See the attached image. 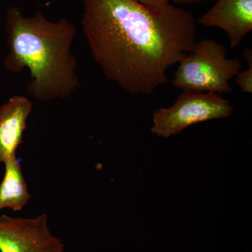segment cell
<instances>
[{"label": "cell", "instance_id": "7", "mask_svg": "<svg viewBox=\"0 0 252 252\" xmlns=\"http://www.w3.org/2000/svg\"><path fill=\"white\" fill-rule=\"evenodd\" d=\"M32 108V102L23 95H15L0 106V162L16 157Z\"/></svg>", "mask_w": 252, "mask_h": 252}, {"label": "cell", "instance_id": "4", "mask_svg": "<svg viewBox=\"0 0 252 252\" xmlns=\"http://www.w3.org/2000/svg\"><path fill=\"white\" fill-rule=\"evenodd\" d=\"M233 113L232 104L220 94L182 91L170 107L154 111L151 131L167 138L194 124L228 118Z\"/></svg>", "mask_w": 252, "mask_h": 252}, {"label": "cell", "instance_id": "1", "mask_svg": "<svg viewBox=\"0 0 252 252\" xmlns=\"http://www.w3.org/2000/svg\"><path fill=\"white\" fill-rule=\"evenodd\" d=\"M83 32L94 62L131 94H150L168 82L169 68L196 43L191 13L170 4L152 9L135 0H82Z\"/></svg>", "mask_w": 252, "mask_h": 252}, {"label": "cell", "instance_id": "8", "mask_svg": "<svg viewBox=\"0 0 252 252\" xmlns=\"http://www.w3.org/2000/svg\"><path fill=\"white\" fill-rule=\"evenodd\" d=\"M4 164V175L0 183V210L7 208L20 211L32 197L28 192L21 161L16 156L7 159Z\"/></svg>", "mask_w": 252, "mask_h": 252}, {"label": "cell", "instance_id": "11", "mask_svg": "<svg viewBox=\"0 0 252 252\" xmlns=\"http://www.w3.org/2000/svg\"><path fill=\"white\" fill-rule=\"evenodd\" d=\"M170 1L175 4L188 5L197 4V3L203 2L208 0H170Z\"/></svg>", "mask_w": 252, "mask_h": 252}, {"label": "cell", "instance_id": "9", "mask_svg": "<svg viewBox=\"0 0 252 252\" xmlns=\"http://www.w3.org/2000/svg\"><path fill=\"white\" fill-rule=\"evenodd\" d=\"M245 59L248 63V68L241 71L235 76V83L240 88V91L246 94H252V51L248 48L244 51Z\"/></svg>", "mask_w": 252, "mask_h": 252}, {"label": "cell", "instance_id": "5", "mask_svg": "<svg viewBox=\"0 0 252 252\" xmlns=\"http://www.w3.org/2000/svg\"><path fill=\"white\" fill-rule=\"evenodd\" d=\"M46 214L34 218L0 216V252H64L51 234Z\"/></svg>", "mask_w": 252, "mask_h": 252}, {"label": "cell", "instance_id": "6", "mask_svg": "<svg viewBox=\"0 0 252 252\" xmlns=\"http://www.w3.org/2000/svg\"><path fill=\"white\" fill-rule=\"evenodd\" d=\"M198 23L224 31L234 49L252 31V0H218Z\"/></svg>", "mask_w": 252, "mask_h": 252}, {"label": "cell", "instance_id": "2", "mask_svg": "<svg viewBox=\"0 0 252 252\" xmlns=\"http://www.w3.org/2000/svg\"><path fill=\"white\" fill-rule=\"evenodd\" d=\"M6 31L10 50L4 67L13 73L28 69L29 95L39 101L65 99L79 89L77 59L72 51L77 30L72 22L50 21L41 10L26 16L13 6L6 12Z\"/></svg>", "mask_w": 252, "mask_h": 252}, {"label": "cell", "instance_id": "10", "mask_svg": "<svg viewBox=\"0 0 252 252\" xmlns=\"http://www.w3.org/2000/svg\"><path fill=\"white\" fill-rule=\"evenodd\" d=\"M135 1L147 7L157 10L164 9L170 4V0H135Z\"/></svg>", "mask_w": 252, "mask_h": 252}, {"label": "cell", "instance_id": "3", "mask_svg": "<svg viewBox=\"0 0 252 252\" xmlns=\"http://www.w3.org/2000/svg\"><path fill=\"white\" fill-rule=\"evenodd\" d=\"M238 58L228 59L223 44L210 39L197 41L174 74L172 85L182 91L230 94V81L241 70Z\"/></svg>", "mask_w": 252, "mask_h": 252}]
</instances>
